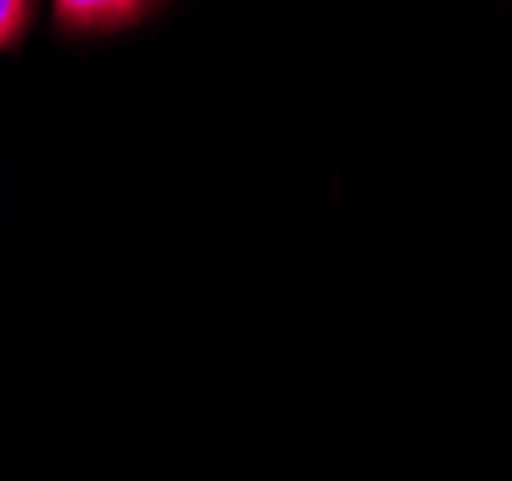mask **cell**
<instances>
[{
    "label": "cell",
    "mask_w": 512,
    "mask_h": 481,
    "mask_svg": "<svg viewBox=\"0 0 512 481\" xmlns=\"http://www.w3.org/2000/svg\"><path fill=\"white\" fill-rule=\"evenodd\" d=\"M31 20V0H0V51H8Z\"/></svg>",
    "instance_id": "obj_2"
},
{
    "label": "cell",
    "mask_w": 512,
    "mask_h": 481,
    "mask_svg": "<svg viewBox=\"0 0 512 481\" xmlns=\"http://www.w3.org/2000/svg\"><path fill=\"white\" fill-rule=\"evenodd\" d=\"M151 0H54V16L66 31H112L147 12Z\"/></svg>",
    "instance_id": "obj_1"
}]
</instances>
